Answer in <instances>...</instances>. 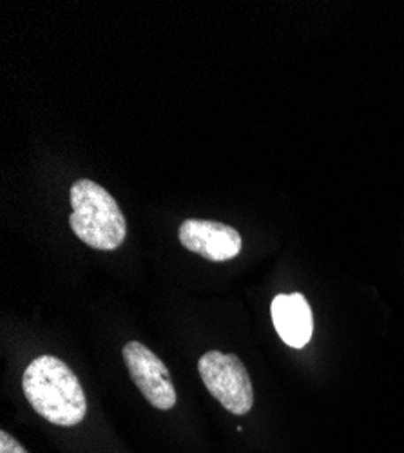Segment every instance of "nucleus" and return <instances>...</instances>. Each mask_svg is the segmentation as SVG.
<instances>
[{
	"label": "nucleus",
	"mask_w": 404,
	"mask_h": 453,
	"mask_svg": "<svg viewBox=\"0 0 404 453\" xmlns=\"http://www.w3.org/2000/svg\"><path fill=\"white\" fill-rule=\"evenodd\" d=\"M22 390L33 410L51 425L75 426L86 418L88 401L79 377L55 356H41L29 363Z\"/></svg>",
	"instance_id": "obj_1"
},
{
	"label": "nucleus",
	"mask_w": 404,
	"mask_h": 453,
	"mask_svg": "<svg viewBox=\"0 0 404 453\" xmlns=\"http://www.w3.org/2000/svg\"><path fill=\"white\" fill-rule=\"evenodd\" d=\"M72 214L69 225L80 242L98 250L118 249L127 234V221L105 188L91 180H79L71 187Z\"/></svg>",
	"instance_id": "obj_2"
},
{
	"label": "nucleus",
	"mask_w": 404,
	"mask_h": 453,
	"mask_svg": "<svg viewBox=\"0 0 404 453\" xmlns=\"http://www.w3.org/2000/svg\"><path fill=\"white\" fill-rule=\"evenodd\" d=\"M202 380L214 399L234 415L252 410L254 390L247 368L234 354L210 350L198 361Z\"/></svg>",
	"instance_id": "obj_3"
},
{
	"label": "nucleus",
	"mask_w": 404,
	"mask_h": 453,
	"mask_svg": "<svg viewBox=\"0 0 404 453\" xmlns=\"http://www.w3.org/2000/svg\"><path fill=\"white\" fill-rule=\"evenodd\" d=\"M122 356L141 395L158 410L174 408L176 390L164 361L140 342L127 343Z\"/></svg>",
	"instance_id": "obj_4"
},
{
	"label": "nucleus",
	"mask_w": 404,
	"mask_h": 453,
	"mask_svg": "<svg viewBox=\"0 0 404 453\" xmlns=\"http://www.w3.org/2000/svg\"><path fill=\"white\" fill-rule=\"evenodd\" d=\"M179 243L210 261H229L241 252L243 240L234 226L210 219H186L178 231Z\"/></svg>",
	"instance_id": "obj_5"
},
{
	"label": "nucleus",
	"mask_w": 404,
	"mask_h": 453,
	"mask_svg": "<svg viewBox=\"0 0 404 453\" xmlns=\"http://www.w3.org/2000/svg\"><path fill=\"white\" fill-rule=\"evenodd\" d=\"M272 321L276 332L283 339V343L292 349H303L314 332V318L309 301L303 294H279L274 297Z\"/></svg>",
	"instance_id": "obj_6"
},
{
	"label": "nucleus",
	"mask_w": 404,
	"mask_h": 453,
	"mask_svg": "<svg viewBox=\"0 0 404 453\" xmlns=\"http://www.w3.org/2000/svg\"><path fill=\"white\" fill-rule=\"evenodd\" d=\"M0 453H27L8 432H0Z\"/></svg>",
	"instance_id": "obj_7"
}]
</instances>
